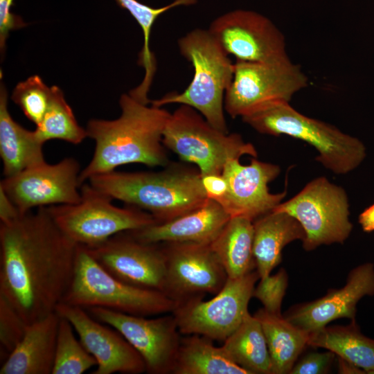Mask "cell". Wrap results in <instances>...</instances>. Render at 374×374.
<instances>
[{"instance_id":"6da1fadb","label":"cell","mask_w":374,"mask_h":374,"mask_svg":"<svg viewBox=\"0 0 374 374\" xmlns=\"http://www.w3.org/2000/svg\"><path fill=\"white\" fill-rule=\"evenodd\" d=\"M78 244L46 207L0 224V296L30 324L55 312L73 279Z\"/></svg>"},{"instance_id":"7a4b0ae2","label":"cell","mask_w":374,"mask_h":374,"mask_svg":"<svg viewBox=\"0 0 374 374\" xmlns=\"http://www.w3.org/2000/svg\"><path fill=\"white\" fill-rule=\"evenodd\" d=\"M121 116L114 120L91 119L86 128L95 142L93 155L81 170L80 183L115 170L128 163L166 166L168 157L163 144V133L170 115L165 109L148 106L130 93L119 100Z\"/></svg>"},{"instance_id":"3957f363","label":"cell","mask_w":374,"mask_h":374,"mask_svg":"<svg viewBox=\"0 0 374 374\" xmlns=\"http://www.w3.org/2000/svg\"><path fill=\"white\" fill-rule=\"evenodd\" d=\"M87 182L113 199L149 213L158 222L193 211L208 199L199 170L178 166L159 172L114 170Z\"/></svg>"},{"instance_id":"277c9868","label":"cell","mask_w":374,"mask_h":374,"mask_svg":"<svg viewBox=\"0 0 374 374\" xmlns=\"http://www.w3.org/2000/svg\"><path fill=\"white\" fill-rule=\"evenodd\" d=\"M241 118L259 133L287 135L308 143L318 152L316 161L335 174L351 172L366 156V147L357 138L302 114L290 102H269Z\"/></svg>"},{"instance_id":"5b68a950","label":"cell","mask_w":374,"mask_h":374,"mask_svg":"<svg viewBox=\"0 0 374 374\" xmlns=\"http://www.w3.org/2000/svg\"><path fill=\"white\" fill-rule=\"evenodd\" d=\"M180 53L194 69L193 78L181 93L171 92L151 101L156 107L179 103L196 109L215 128L229 133L224 95L234 73V63L208 30L197 28L178 41Z\"/></svg>"},{"instance_id":"8992f818","label":"cell","mask_w":374,"mask_h":374,"mask_svg":"<svg viewBox=\"0 0 374 374\" xmlns=\"http://www.w3.org/2000/svg\"><path fill=\"white\" fill-rule=\"evenodd\" d=\"M62 303L84 309L103 308L147 317L172 312L178 303L167 294L127 284L105 271L78 244L74 274Z\"/></svg>"},{"instance_id":"52a82bcc","label":"cell","mask_w":374,"mask_h":374,"mask_svg":"<svg viewBox=\"0 0 374 374\" xmlns=\"http://www.w3.org/2000/svg\"><path fill=\"white\" fill-rule=\"evenodd\" d=\"M162 141L181 160L195 164L201 176L222 174L231 159L257 157L253 145L240 134L220 131L196 109L184 105L170 113Z\"/></svg>"},{"instance_id":"ba28073f","label":"cell","mask_w":374,"mask_h":374,"mask_svg":"<svg viewBox=\"0 0 374 374\" xmlns=\"http://www.w3.org/2000/svg\"><path fill=\"white\" fill-rule=\"evenodd\" d=\"M81 199L73 204L46 207L60 229L78 244L93 247L123 231L143 229L158 221L135 206H114L113 199L89 182L80 186Z\"/></svg>"},{"instance_id":"9c48e42d","label":"cell","mask_w":374,"mask_h":374,"mask_svg":"<svg viewBox=\"0 0 374 374\" xmlns=\"http://www.w3.org/2000/svg\"><path fill=\"white\" fill-rule=\"evenodd\" d=\"M273 211L287 213L299 221L305 231L302 242L306 251L323 244H343L353 229L345 190L325 177L309 181Z\"/></svg>"},{"instance_id":"30bf717a","label":"cell","mask_w":374,"mask_h":374,"mask_svg":"<svg viewBox=\"0 0 374 374\" xmlns=\"http://www.w3.org/2000/svg\"><path fill=\"white\" fill-rule=\"evenodd\" d=\"M308 82L300 66L290 58L267 62L236 60L224 95V109L236 118L269 102H290Z\"/></svg>"},{"instance_id":"8fae6325","label":"cell","mask_w":374,"mask_h":374,"mask_svg":"<svg viewBox=\"0 0 374 374\" xmlns=\"http://www.w3.org/2000/svg\"><path fill=\"white\" fill-rule=\"evenodd\" d=\"M259 278L256 270L239 278H228L213 299L204 301L193 298L178 303L172 314L180 333L224 341L249 313V302Z\"/></svg>"},{"instance_id":"7c38bea8","label":"cell","mask_w":374,"mask_h":374,"mask_svg":"<svg viewBox=\"0 0 374 374\" xmlns=\"http://www.w3.org/2000/svg\"><path fill=\"white\" fill-rule=\"evenodd\" d=\"M84 247L105 271L117 279L134 287L166 294V257L161 243L144 242L127 231L99 244Z\"/></svg>"},{"instance_id":"4fadbf2b","label":"cell","mask_w":374,"mask_h":374,"mask_svg":"<svg viewBox=\"0 0 374 374\" xmlns=\"http://www.w3.org/2000/svg\"><path fill=\"white\" fill-rule=\"evenodd\" d=\"M81 170L78 161L73 157L54 164L44 161L4 177L0 188L21 215L34 208L73 204L81 199Z\"/></svg>"},{"instance_id":"5bb4252c","label":"cell","mask_w":374,"mask_h":374,"mask_svg":"<svg viewBox=\"0 0 374 374\" xmlns=\"http://www.w3.org/2000/svg\"><path fill=\"white\" fill-rule=\"evenodd\" d=\"M85 310L125 338L143 358L148 373H172L181 341L173 314L148 319L99 307Z\"/></svg>"},{"instance_id":"9a60e30c","label":"cell","mask_w":374,"mask_h":374,"mask_svg":"<svg viewBox=\"0 0 374 374\" xmlns=\"http://www.w3.org/2000/svg\"><path fill=\"white\" fill-rule=\"evenodd\" d=\"M236 60L267 62L288 59L284 35L265 16L238 9L214 19L208 29Z\"/></svg>"},{"instance_id":"2e32d148","label":"cell","mask_w":374,"mask_h":374,"mask_svg":"<svg viewBox=\"0 0 374 374\" xmlns=\"http://www.w3.org/2000/svg\"><path fill=\"white\" fill-rule=\"evenodd\" d=\"M166 257V294L178 303L217 294L228 276L210 244L162 243Z\"/></svg>"},{"instance_id":"e0dca14e","label":"cell","mask_w":374,"mask_h":374,"mask_svg":"<svg viewBox=\"0 0 374 374\" xmlns=\"http://www.w3.org/2000/svg\"><path fill=\"white\" fill-rule=\"evenodd\" d=\"M278 165L251 159L243 165L240 159L229 160L222 175L227 183L225 195L217 202L231 217H244L254 221L272 211L286 195V190L271 193L268 184L280 174Z\"/></svg>"},{"instance_id":"ac0fdd59","label":"cell","mask_w":374,"mask_h":374,"mask_svg":"<svg viewBox=\"0 0 374 374\" xmlns=\"http://www.w3.org/2000/svg\"><path fill=\"white\" fill-rule=\"evenodd\" d=\"M56 312L73 326L87 350L95 358L92 374H138L146 371L140 354L116 329L93 318L85 309L60 303Z\"/></svg>"},{"instance_id":"d6986e66","label":"cell","mask_w":374,"mask_h":374,"mask_svg":"<svg viewBox=\"0 0 374 374\" xmlns=\"http://www.w3.org/2000/svg\"><path fill=\"white\" fill-rule=\"evenodd\" d=\"M373 295L374 265L367 262L352 269L341 288L330 290L320 299L295 305L283 317L310 334L337 319L355 320L357 303L364 296Z\"/></svg>"},{"instance_id":"ffe728a7","label":"cell","mask_w":374,"mask_h":374,"mask_svg":"<svg viewBox=\"0 0 374 374\" xmlns=\"http://www.w3.org/2000/svg\"><path fill=\"white\" fill-rule=\"evenodd\" d=\"M230 218L217 202L208 199L200 207L176 218L129 231L148 243L210 244Z\"/></svg>"},{"instance_id":"44dd1931","label":"cell","mask_w":374,"mask_h":374,"mask_svg":"<svg viewBox=\"0 0 374 374\" xmlns=\"http://www.w3.org/2000/svg\"><path fill=\"white\" fill-rule=\"evenodd\" d=\"M60 316L55 312L27 325L25 335L0 374H52Z\"/></svg>"},{"instance_id":"7402d4cb","label":"cell","mask_w":374,"mask_h":374,"mask_svg":"<svg viewBox=\"0 0 374 374\" xmlns=\"http://www.w3.org/2000/svg\"><path fill=\"white\" fill-rule=\"evenodd\" d=\"M253 254L260 278L270 275L281 262L282 251L290 242L305 238L299 221L287 213L272 211L253 222Z\"/></svg>"},{"instance_id":"603a6c76","label":"cell","mask_w":374,"mask_h":374,"mask_svg":"<svg viewBox=\"0 0 374 374\" xmlns=\"http://www.w3.org/2000/svg\"><path fill=\"white\" fill-rule=\"evenodd\" d=\"M43 143L34 131H30L13 120L8 108V93L3 84L0 89V156L4 177L45 161Z\"/></svg>"},{"instance_id":"cb8c5ba5","label":"cell","mask_w":374,"mask_h":374,"mask_svg":"<svg viewBox=\"0 0 374 374\" xmlns=\"http://www.w3.org/2000/svg\"><path fill=\"white\" fill-rule=\"evenodd\" d=\"M254 316L260 321L265 337L271 364V374L290 373L306 346L309 334L283 316L263 308Z\"/></svg>"},{"instance_id":"d4e9b609","label":"cell","mask_w":374,"mask_h":374,"mask_svg":"<svg viewBox=\"0 0 374 374\" xmlns=\"http://www.w3.org/2000/svg\"><path fill=\"white\" fill-rule=\"evenodd\" d=\"M253 240V221L238 216L231 217L210 244L228 278L241 277L256 267Z\"/></svg>"},{"instance_id":"484cf974","label":"cell","mask_w":374,"mask_h":374,"mask_svg":"<svg viewBox=\"0 0 374 374\" xmlns=\"http://www.w3.org/2000/svg\"><path fill=\"white\" fill-rule=\"evenodd\" d=\"M308 346L322 348L370 374L374 371V339L364 335L355 322L309 334Z\"/></svg>"},{"instance_id":"4316f807","label":"cell","mask_w":374,"mask_h":374,"mask_svg":"<svg viewBox=\"0 0 374 374\" xmlns=\"http://www.w3.org/2000/svg\"><path fill=\"white\" fill-rule=\"evenodd\" d=\"M172 373L249 374L233 362L222 346H215L211 339L199 335L181 339Z\"/></svg>"},{"instance_id":"83f0119b","label":"cell","mask_w":374,"mask_h":374,"mask_svg":"<svg viewBox=\"0 0 374 374\" xmlns=\"http://www.w3.org/2000/svg\"><path fill=\"white\" fill-rule=\"evenodd\" d=\"M228 357L249 374H271L270 356L260 321L249 312L222 346Z\"/></svg>"},{"instance_id":"f1b7e54d","label":"cell","mask_w":374,"mask_h":374,"mask_svg":"<svg viewBox=\"0 0 374 374\" xmlns=\"http://www.w3.org/2000/svg\"><path fill=\"white\" fill-rule=\"evenodd\" d=\"M52 87V96L48 108L41 123L35 130L43 143L59 139L78 145L88 137L86 129L78 123L63 92L57 86Z\"/></svg>"},{"instance_id":"f546056e","label":"cell","mask_w":374,"mask_h":374,"mask_svg":"<svg viewBox=\"0 0 374 374\" xmlns=\"http://www.w3.org/2000/svg\"><path fill=\"white\" fill-rule=\"evenodd\" d=\"M122 8L126 9L141 26L143 35V46L139 55V63L145 69V76L139 87L148 91L156 71L155 58L150 49V37L152 28L157 19L167 10L179 6H188L197 0H175L161 8H152L137 0H116Z\"/></svg>"},{"instance_id":"4dcf8cb0","label":"cell","mask_w":374,"mask_h":374,"mask_svg":"<svg viewBox=\"0 0 374 374\" xmlns=\"http://www.w3.org/2000/svg\"><path fill=\"white\" fill-rule=\"evenodd\" d=\"M71 323L60 316L52 374H82L96 366L95 358L74 334Z\"/></svg>"},{"instance_id":"1f68e13d","label":"cell","mask_w":374,"mask_h":374,"mask_svg":"<svg viewBox=\"0 0 374 374\" xmlns=\"http://www.w3.org/2000/svg\"><path fill=\"white\" fill-rule=\"evenodd\" d=\"M52 87L38 75L29 77L15 87L11 99L35 125L42 121L50 104Z\"/></svg>"},{"instance_id":"d6a6232c","label":"cell","mask_w":374,"mask_h":374,"mask_svg":"<svg viewBox=\"0 0 374 374\" xmlns=\"http://www.w3.org/2000/svg\"><path fill=\"white\" fill-rule=\"evenodd\" d=\"M27 325L15 309L0 296V359L2 363L23 339Z\"/></svg>"},{"instance_id":"836d02e7","label":"cell","mask_w":374,"mask_h":374,"mask_svg":"<svg viewBox=\"0 0 374 374\" xmlns=\"http://www.w3.org/2000/svg\"><path fill=\"white\" fill-rule=\"evenodd\" d=\"M254 288L253 296L263 305L267 312L280 316L281 305L288 284L286 271L280 269L276 274L260 278Z\"/></svg>"},{"instance_id":"e575fe53","label":"cell","mask_w":374,"mask_h":374,"mask_svg":"<svg viewBox=\"0 0 374 374\" xmlns=\"http://www.w3.org/2000/svg\"><path fill=\"white\" fill-rule=\"evenodd\" d=\"M336 355L332 351L312 352L297 360L290 374H323L330 370Z\"/></svg>"},{"instance_id":"d590c367","label":"cell","mask_w":374,"mask_h":374,"mask_svg":"<svg viewBox=\"0 0 374 374\" xmlns=\"http://www.w3.org/2000/svg\"><path fill=\"white\" fill-rule=\"evenodd\" d=\"M14 0H0V48L3 53L6 42L11 30L26 26L20 17L14 15L10 9Z\"/></svg>"},{"instance_id":"8d00e7d4","label":"cell","mask_w":374,"mask_h":374,"mask_svg":"<svg viewBox=\"0 0 374 374\" xmlns=\"http://www.w3.org/2000/svg\"><path fill=\"white\" fill-rule=\"evenodd\" d=\"M204 191L208 199L215 201L222 198L227 190V183L222 174L201 176Z\"/></svg>"},{"instance_id":"74e56055","label":"cell","mask_w":374,"mask_h":374,"mask_svg":"<svg viewBox=\"0 0 374 374\" xmlns=\"http://www.w3.org/2000/svg\"><path fill=\"white\" fill-rule=\"evenodd\" d=\"M21 215L17 206L0 188V223L8 224Z\"/></svg>"},{"instance_id":"f35d334b","label":"cell","mask_w":374,"mask_h":374,"mask_svg":"<svg viewBox=\"0 0 374 374\" xmlns=\"http://www.w3.org/2000/svg\"><path fill=\"white\" fill-rule=\"evenodd\" d=\"M358 221L364 232L374 231V204L359 214Z\"/></svg>"},{"instance_id":"ab89813d","label":"cell","mask_w":374,"mask_h":374,"mask_svg":"<svg viewBox=\"0 0 374 374\" xmlns=\"http://www.w3.org/2000/svg\"><path fill=\"white\" fill-rule=\"evenodd\" d=\"M339 373H365L364 371L353 364L338 357Z\"/></svg>"},{"instance_id":"60d3db41","label":"cell","mask_w":374,"mask_h":374,"mask_svg":"<svg viewBox=\"0 0 374 374\" xmlns=\"http://www.w3.org/2000/svg\"><path fill=\"white\" fill-rule=\"evenodd\" d=\"M370 374H374V371H372Z\"/></svg>"}]
</instances>
